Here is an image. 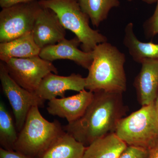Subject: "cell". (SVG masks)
<instances>
[{
	"label": "cell",
	"instance_id": "obj_1",
	"mask_svg": "<svg viewBox=\"0 0 158 158\" xmlns=\"http://www.w3.org/2000/svg\"><path fill=\"white\" fill-rule=\"evenodd\" d=\"M122 94L94 92L84 115L63 127V130L85 147L99 138L115 133L118 123L126 112Z\"/></svg>",
	"mask_w": 158,
	"mask_h": 158
},
{
	"label": "cell",
	"instance_id": "obj_2",
	"mask_svg": "<svg viewBox=\"0 0 158 158\" xmlns=\"http://www.w3.org/2000/svg\"><path fill=\"white\" fill-rule=\"evenodd\" d=\"M93 61L86 77L85 89L94 92L123 94L127 90L124 54L108 42L97 45L92 51Z\"/></svg>",
	"mask_w": 158,
	"mask_h": 158
},
{
	"label": "cell",
	"instance_id": "obj_3",
	"mask_svg": "<svg viewBox=\"0 0 158 158\" xmlns=\"http://www.w3.org/2000/svg\"><path fill=\"white\" fill-rule=\"evenodd\" d=\"M39 108H31L15 146V151L31 158H39L64 131L59 121L46 119Z\"/></svg>",
	"mask_w": 158,
	"mask_h": 158
},
{
	"label": "cell",
	"instance_id": "obj_4",
	"mask_svg": "<svg viewBox=\"0 0 158 158\" xmlns=\"http://www.w3.org/2000/svg\"><path fill=\"white\" fill-rule=\"evenodd\" d=\"M41 6L57 14L65 29L72 32L81 42L82 50L92 52L97 45L107 42V38L89 25L90 19L84 12L78 0H40Z\"/></svg>",
	"mask_w": 158,
	"mask_h": 158
},
{
	"label": "cell",
	"instance_id": "obj_5",
	"mask_svg": "<svg viewBox=\"0 0 158 158\" xmlns=\"http://www.w3.org/2000/svg\"><path fill=\"white\" fill-rule=\"evenodd\" d=\"M115 134L127 144L149 151L158 143V116L154 103L119 121Z\"/></svg>",
	"mask_w": 158,
	"mask_h": 158
},
{
	"label": "cell",
	"instance_id": "obj_6",
	"mask_svg": "<svg viewBox=\"0 0 158 158\" xmlns=\"http://www.w3.org/2000/svg\"><path fill=\"white\" fill-rule=\"evenodd\" d=\"M42 6L32 0L3 8L0 12V43L11 41L32 32Z\"/></svg>",
	"mask_w": 158,
	"mask_h": 158
},
{
	"label": "cell",
	"instance_id": "obj_7",
	"mask_svg": "<svg viewBox=\"0 0 158 158\" xmlns=\"http://www.w3.org/2000/svg\"><path fill=\"white\" fill-rule=\"evenodd\" d=\"M3 63L15 81L31 92L36 91L43 79L48 74L58 73L52 62L42 59L39 56L12 58Z\"/></svg>",
	"mask_w": 158,
	"mask_h": 158
},
{
	"label": "cell",
	"instance_id": "obj_8",
	"mask_svg": "<svg viewBox=\"0 0 158 158\" xmlns=\"http://www.w3.org/2000/svg\"><path fill=\"white\" fill-rule=\"evenodd\" d=\"M0 81L3 92L13 110L16 129L20 132L31 108L33 106L42 107L45 101L35 92L26 90L15 81L3 62L0 63Z\"/></svg>",
	"mask_w": 158,
	"mask_h": 158
},
{
	"label": "cell",
	"instance_id": "obj_9",
	"mask_svg": "<svg viewBox=\"0 0 158 158\" xmlns=\"http://www.w3.org/2000/svg\"><path fill=\"white\" fill-rule=\"evenodd\" d=\"M32 33L34 41L41 49L65 39L66 29L53 10L42 7L36 17Z\"/></svg>",
	"mask_w": 158,
	"mask_h": 158
},
{
	"label": "cell",
	"instance_id": "obj_10",
	"mask_svg": "<svg viewBox=\"0 0 158 158\" xmlns=\"http://www.w3.org/2000/svg\"><path fill=\"white\" fill-rule=\"evenodd\" d=\"M86 78L79 74L72 73L69 76H61L50 73L40 82L35 93L40 98L46 101L52 100L60 97H65L67 90L80 92L85 89Z\"/></svg>",
	"mask_w": 158,
	"mask_h": 158
},
{
	"label": "cell",
	"instance_id": "obj_11",
	"mask_svg": "<svg viewBox=\"0 0 158 158\" xmlns=\"http://www.w3.org/2000/svg\"><path fill=\"white\" fill-rule=\"evenodd\" d=\"M81 44L76 37L70 40L65 38L56 44L41 49L39 56L50 62L60 59L71 60L88 70L93 61V53L80 50L78 47Z\"/></svg>",
	"mask_w": 158,
	"mask_h": 158
},
{
	"label": "cell",
	"instance_id": "obj_12",
	"mask_svg": "<svg viewBox=\"0 0 158 158\" xmlns=\"http://www.w3.org/2000/svg\"><path fill=\"white\" fill-rule=\"evenodd\" d=\"M93 97V92L84 89L73 96L49 101L47 110L50 115L65 118L68 123H72L84 115Z\"/></svg>",
	"mask_w": 158,
	"mask_h": 158
},
{
	"label": "cell",
	"instance_id": "obj_13",
	"mask_svg": "<svg viewBox=\"0 0 158 158\" xmlns=\"http://www.w3.org/2000/svg\"><path fill=\"white\" fill-rule=\"evenodd\" d=\"M140 72L135 79L139 102L142 106L153 103L158 92V59H146L141 63Z\"/></svg>",
	"mask_w": 158,
	"mask_h": 158
},
{
	"label": "cell",
	"instance_id": "obj_14",
	"mask_svg": "<svg viewBox=\"0 0 158 158\" xmlns=\"http://www.w3.org/2000/svg\"><path fill=\"white\" fill-rule=\"evenodd\" d=\"M41 49L29 32L11 41L0 43V59L6 62L12 58H28L39 56Z\"/></svg>",
	"mask_w": 158,
	"mask_h": 158
},
{
	"label": "cell",
	"instance_id": "obj_15",
	"mask_svg": "<svg viewBox=\"0 0 158 158\" xmlns=\"http://www.w3.org/2000/svg\"><path fill=\"white\" fill-rule=\"evenodd\" d=\"M127 147L115 133H112L86 147L82 158H118Z\"/></svg>",
	"mask_w": 158,
	"mask_h": 158
},
{
	"label": "cell",
	"instance_id": "obj_16",
	"mask_svg": "<svg viewBox=\"0 0 158 158\" xmlns=\"http://www.w3.org/2000/svg\"><path fill=\"white\" fill-rule=\"evenodd\" d=\"M86 148L64 131L39 158H82Z\"/></svg>",
	"mask_w": 158,
	"mask_h": 158
},
{
	"label": "cell",
	"instance_id": "obj_17",
	"mask_svg": "<svg viewBox=\"0 0 158 158\" xmlns=\"http://www.w3.org/2000/svg\"><path fill=\"white\" fill-rule=\"evenodd\" d=\"M123 43L135 62L141 63L146 59H158V44L139 40L134 33L132 23L125 28Z\"/></svg>",
	"mask_w": 158,
	"mask_h": 158
},
{
	"label": "cell",
	"instance_id": "obj_18",
	"mask_svg": "<svg viewBox=\"0 0 158 158\" xmlns=\"http://www.w3.org/2000/svg\"><path fill=\"white\" fill-rule=\"evenodd\" d=\"M78 2L82 11L96 27L107 19L111 9L120 5L118 0H78Z\"/></svg>",
	"mask_w": 158,
	"mask_h": 158
},
{
	"label": "cell",
	"instance_id": "obj_19",
	"mask_svg": "<svg viewBox=\"0 0 158 158\" xmlns=\"http://www.w3.org/2000/svg\"><path fill=\"white\" fill-rule=\"evenodd\" d=\"M17 130L11 114L3 102H0V144L7 150H15L18 138Z\"/></svg>",
	"mask_w": 158,
	"mask_h": 158
},
{
	"label": "cell",
	"instance_id": "obj_20",
	"mask_svg": "<svg viewBox=\"0 0 158 158\" xmlns=\"http://www.w3.org/2000/svg\"><path fill=\"white\" fill-rule=\"evenodd\" d=\"M144 33L148 37H153L158 34V1L152 16L143 25Z\"/></svg>",
	"mask_w": 158,
	"mask_h": 158
},
{
	"label": "cell",
	"instance_id": "obj_21",
	"mask_svg": "<svg viewBox=\"0 0 158 158\" xmlns=\"http://www.w3.org/2000/svg\"><path fill=\"white\" fill-rule=\"evenodd\" d=\"M149 151L141 148L127 146L118 158H147Z\"/></svg>",
	"mask_w": 158,
	"mask_h": 158
},
{
	"label": "cell",
	"instance_id": "obj_22",
	"mask_svg": "<svg viewBox=\"0 0 158 158\" xmlns=\"http://www.w3.org/2000/svg\"><path fill=\"white\" fill-rule=\"evenodd\" d=\"M0 158H31L16 151L7 150L0 148Z\"/></svg>",
	"mask_w": 158,
	"mask_h": 158
},
{
	"label": "cell",
	"instance_id": "obj_23",
	"mask_svg": "<svg viewBox=\"0 0 158 158\" xmlns=\"http://www.w3.org/2000/svg\"><path fill=\"white\" fill-rule=\"evenodd\" d=\"M31 1L32 0H0V6L3 9L19 3L26 2Z\"/></svg>",
	"mask_w": 158,
	"mask_h": 158
},
{
	"label": "cell",
	"instance_id": "obj_24",
	"mask_svg": "<svg viewBox=\"0 0 158 158\" xmlns=\"http://www.w3.org/2000/svg\"><path fill=\"white\" fill-rule=\"evenodd\" d=\"M147 158H158V143L154 147L150 150Z\"/></svg>",
	"mask_w": 158,
	"mask_h": 158
},
{
	"label": "cell",
	"instance_id": "obj_25",
	"mask_svg": "<svg viewBox=\"0 0 158 158\" xmlns=\"http://www.w3.org/2000/svg\"><path fill=\"white\" fill-rule=\"evenodd\" d=\"M154 104L156 112L158 116V92Z\"/></svg>",
	"mask_w": 158,
	"mask_h": 158
},
{
	"label": "cell",
	"instance_id": "obj_26",
	"mask_svg": "<svg viewBox=\"0 0 158 158\" xmlns=\"http://www.w3.org/2000/svg\"><path fill=\"white\" fill-rule=\"evenodd\" d=\"M144 2L148 4H152L157 2L158 0H142Z\"/></svg>",
	"mask_w": 158,
	"mask_h": 158
},
{
	"label": "cell",
	"instance_id": "obj_27",
	"mask_svg": "<svg viewBox=\"0 0 158 158\" xmlns=\"http://www.w3.org/2000/svg\"><path fill=\"white\" fill-rule=\"evenodd\" d=\"M127 1H128V2H132V1H133V0H127Z\"/></svg>",
	"mask_w": 158,
	"mask_h": 158
}]
</instances>
